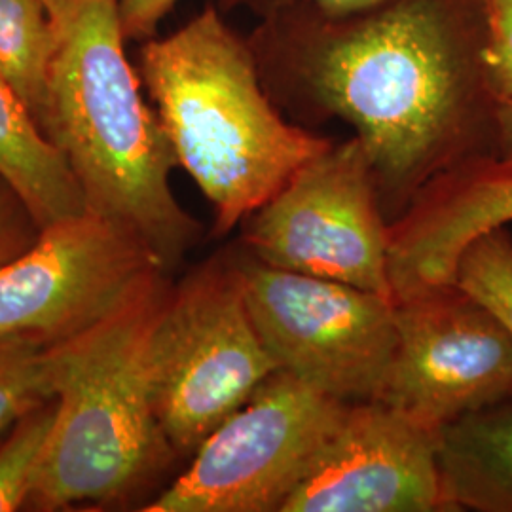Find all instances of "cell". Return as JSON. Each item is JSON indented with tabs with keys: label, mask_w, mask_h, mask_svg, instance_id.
Masks as SVG:
<instances>
[{
	"label": "cell",
	"mask_w": 512,
	"mask_h": 512,
	"mask_svg": "<svg viewBox=\"0 0 512 512\" xmlns=\"http://www.w3.org/2000/svg\"><path fill=\"white\" fill-rule=\"evenodd\" d=\"M484 35L482 0H397L338 18L285 12L247 38L275 105L355 129L384 213L401 215L440 173L494 154Z\"/></svg>",
	"instance_id": "6da1fadb"
},
{
	"label": "cell",
	"mask_w": 512,
	"mask_h": 512,
	"mask_svg": "<svg viewBox=\"0 0 512 512\" xmlns=\"http://www.w3.org/2000/svg\"><path fill=\"white\" fill-rule=\"evenodd\" d=\"M57 25L42 129L80 184L88 211L147 243L171 272L200 236L171 188L177 164L126 54L116 0H46Z\"/></svg>",
	"instance_id": "7a4b0ae2"
},
{
	"label": "cell",
	"mask_w": 512,
	"mask_h": 512,
	"mask_svg": "<svg viewBox=\"0 0 512 512\" xmlns=\"http://www.w3.org/2000/svg\"><path fill=\"white\" fill-rule=\"evenodd\" d=\"M139 76L177 164L224 236L334 143L289 122L266 90L249 38L207 4L167 37L141 42Z\"/></svg>",
	"instance_id": "3957f363"
},
{
	"label": "cell",
	"mask_w": 512,
	"mask_h": 512,
	"mask_svg": "<svg viewBox=\"0 0 512 512\" xmlns=\"http://www.w3.org/2000/svg\"><path fill=\"white\" fill-rule=\"evenodd\" d=\"M165 277L92 329L52 344L54 427L29 499L38 509L124 499L175 456L148 370L150 334L171 289Z\"/></svg>",
	"instance_id": "277c9868"
},
{
	"label": "cell",
	"mask_w": 512,
	"mask_h": 512,
	"mask_svg": "<svg viewBox=\"0 0 512 512\" xmlns=\"http://www.w3.org/2000/svg\"><path fill=\"white\" fill-rule=\"evenodd\" d=\"M148 370L175 456H194L279 370L251 319L236 256L213 258L169 289L150 334Z\"/></svg>",
	"instance_id": "5b68a950"
},
{
	"label": "cell",
	"mask_w": 512,
	"mask_h": 512,
	"mask_svg": "<svg viewBox=\"0 0 512 512\" xmlns=\"http://www.w3.org/2000/svg\"><path fill=\"white\" fill-rule=\"evenodd\" d=\"M247 308L279 370L344 404L382 401L397 351L395 300L236 256Z\"/></svg>",
	"instance_id": "8992f818"
},
{
	"label": "cell",
	"mask_w": 512,
	"mask_h": 512,
	"mask_svg": "<svg viewBox=\"0 0 512 512\" xmlns=\"http://www.w3.org/2000/svg\"><path fill=\"white\" fill-rule=\"evenodd\" d=\"M346 406L277 370L203 440L183 475L143 511H283Z\"/></svg>",
	"instance_id": "52a82bcc"
},
{
	"label": "cell",
	"mask_w": 512,
	"mask_h": 512,
	"mask_svg": "<svg viewBox=\"0 0 512 512\" xmlns=\"http://www.w3.org/2000/svg\"><path fill=\"white\" fill-rule=\"evenodd\" d=\"M256 260L395 300L389 224L361 141L332 143L243 222Z\"/></svg>",
	"instance_id": "ba28073f"
},
{
	"label": "cell",
	"mask_w": 512,
	"mask_h": 512,
	"mask_svg": "<svg viewBox=\"0 0 512 512\" xmlns=\"http://www.w3.org/2000/svg\"><path fill=\"white\" fill-rule=\"evenodd\" d=\"M162 274L169 272L147 243L122 224L93 211L59 220L0 264V334L69 340Z\"/></svg>",
	"instance_id": "9c48e42d"
},
{
	"label": "cell",
	"mask_w": 512,
	"mask_h": 512,
	"mask_svg": "<svg viewBox=\"0 0 512 512\" xmlns=\"http://www.w3.org/2000/svg\"><path fill=\"white\" fill-rule=\"evenodd\" d=\"M397 351L382 403L433 429L512 399V336L458 283L395 302Z\"/></svg>",
	"instance_id": "30bf717a"
},
{
	"label": "cell",
	"mask_w": 512,
	"mask_h": 512,
	"mask_svg": "<svg viewBox=\"0 0 512 512\" xmlns=\"http://www.w3.org/2000/svg\"><path fill=\"white\" fill-rule=\"evenodd\" d=\"M448 511L439 429L382 403L348 404L281 512Z\"/></svg>",
	"instance_id": "8fae6325"
},
{
	"label": "cell",
	"mask_w": 512,
	"mask_h": 512,
	"mask_svg": "<svg viewBox=\"0 0 512 512\" xmlns=\"http://www.w3.org/2000/svg\"><path fill=\"white\" fill-rule=\"evenodd\" d=\"M512 222V162L495 154L469 158L427 184L389 224V274L395 302L454 283L473 239Z\"/></svg>",
	"instance_id": "7c38bea8"
},
{
	"label": "cell",
	"mask_w": 512,
	"mask_h": 512,
	"mask_svg": "<svg viewBox=\"0 0 512 512\" xmlns=\"http://www.w3.org/2000/svg\"><path fill=\"white\" fill-rule=\"evenodd\" d=\"M439 467L448 511L512 512V399L444 425Z\"/></svg>",
	"instance_id": "4fadbf2b"
},
{
	"label": "cell",
	"mask_w": 512,
	"mask_h": 512,
	"mask_svg": "<svg viewBox=\"0 0 512 512\" xmlns=\"http://www.w3.org/2000/svg\"><path fill=\"white\" fill-rule=\"evenodd\" d=\"M0 179L42 228L88 211L71 167L0 76Z\"/></svg>",
	"instance_id": "5bb4252c"
},
{
	"label": "cell",
	"mask_w": 512,
	"mask_h": 512,
	"mask_svg": "<svg viewBox=\"0 0 512 512\" xmlns=\"http://www.w3.org/2000/svg\"><path fill=\"white\" fill-rule=\"evenodd\" d=\"M57 25L46 0H0V76L40 128L46 112Z\"/></svg>",
	"instance_id": "9a60e30c"
},
{
	"label": "cell",
	"mask_w": 512,
	"mask_h": 512,
	"mask_svg": "<svg viewBox=\"0 0 512 512\" xmlns=\"http://www.w3.org/2000/svg\"><path fill=\"white\" fill-rule=\"evenodd\" d=\"M50 399L52 344L27 334H0V435Z\"/></svg>",
	"instance_id": "2e32d148"
},
{
	"label": "cell",
	"mask_w": 512,
	"mask_h": 512,
	"mask_svg": "<svg viewBox=\"0 0 512 512\" xmlns=\"http://www.w3.org/2000/svg\"><path fill=\"white\" fill-rule=\"evenodd\" d=\"M454 283L494 311L512 336V238L505 226L467 245L458 258Z\"/></svg>",
	"instance_id": "e0dca14e"
},
{
	"label": "cell",
	"mask_w": 512,
	"mask_h": 512,
	"mask_svg": "<svg viewBox=\"0 0 512 512\" xmlns=\"http://www.w3.org/2000/svg\"><path fill=\"white\" fill-rule=\"evenodd\" d=\"M54 420L55 399H50L25 414L0 446V512L29 503Z\"/></svg>",
	"instance_id": "ac0fdd59"
},
{
	"label": "cell",
	"mask_w": 512,
	"mask_h": 512,
	"mask_svg": "<svg viewBox=\"0 0 512 512\" xmlns=\"http://www.w3.org/2000/svg\"><path fill=\"white\" fill-rule=\"evenodd\" d=\"M482 65L495 103H512V0H482Z\"/></svg>",
	"instance_id": "d6986e66"
},
{
	"label": "cell",
	"mask_w": 512,
	"mask_h": 512,
	"mask_svg": "<svg viewBox=\"0 0 512 512\" xmlns=\"http://www.w3.org/2000/svg\"><path fill=\"white\" fill-rule=\"evenodd\" d=\"M397 0H219L220 10H247L255 18L268 19L285 12H315L321 16H351L376 10Z\"/></svg>",
	"instance_id": "ffe728a7"
},
{
	"label": "cell",
	"mask_w": 512,
	"mask_h": 512,
	"mask_svg": "<svg viewBox=\"0 0 512 512\" xmlns=\"http://www.w3.org/2000/svg\"><path fill=\"white\" fill-rule=\"evenodd\" d=\"M40 234L33 215L18 194L0 179V264L29 249Z\"/></svg>",
	"instance_id": "44dd1931"
},
{
	"label": "cell",
	"mask_w": 512,
	"mask_h": 512,
	"mask_svg": "<svg viewBox=\"0 0 512 512\" xmlns=\"http://www.w3.org/2000/svg\"><path fill=\"white\" fill-rule=\"evenodd\" d=\"M179 0H116L118 18L126 40L145 42L156 37L171 10Z\"/></svg>",
	"instance_id": "7402d4cb"
},
{
	"label": "cell",
	"mask_w": 512,
	"mask_h": 512,
	"mask_svg": "<svg viewBox=\"0 0 512 512\" xmlns=\"http://www.w3.org/2000/svg\"><path fill=\"white\" fill-rule=\"evenodd\" d=\"M495 156L512 162V103L495 107Z\"/></svg>",
	"instance_id": "603a6c76"
}]
</instances>
